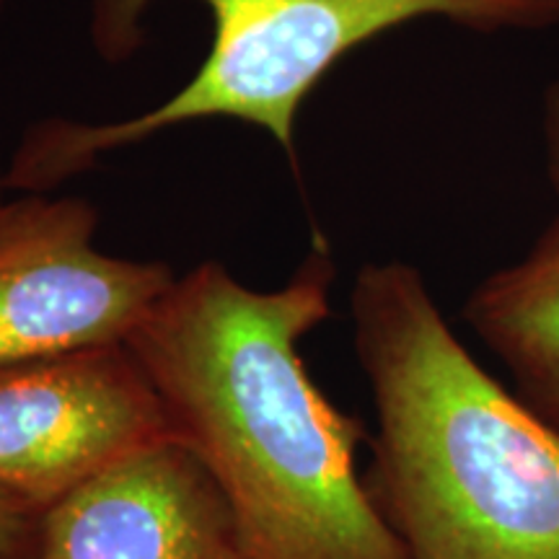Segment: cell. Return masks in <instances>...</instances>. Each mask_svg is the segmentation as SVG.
Listing matches in <instances>:
<instances>
[{
  "mask_svg": "<svg viewBox=\"0 0 559 559\" xmlns=\"http://www.w3.org/2000/svg\"><path fill=\"white\" fill-rule=\"evenodd\" d=\"M3 5H5V0H0V11H3Z\"/></svg>",
  "mask_w": 559,
  "mask_h": 559,
  "instance_id": "obj_11",
  "label": "cell"
},
{
  "mask_svg": "<svg viewBox=\"0 0 559 559\" xmlns=\"http://www.w3.org/2000/svg\"><path fill=\"white\" fill-rule=\"evenodd\" d=\"M3 192H5V181H3V174H0V200H3Z\"/></svg>",
  "mask_w": 559,
  "mask_h": 559,
  "instance_id": "obj_10",
  "label": "cell"
},
{
  "mask_svg": "<svg viewBox=\"0 0 559 559\" xmlns=\"http://www.w3.org/2000/svg\"><path fill=\"white\" fill-rule=\"evenodd\" d=\"M171 438L128 345L0 368V495L41 513L107 466Z\"/></svg>",
  "mask_w": 559,
  "mask_h": 559,
  "instance_id": "obj_5",
  "label": "cell"
},
{
  "mask_svg": "<svg viewBox=\"0 0 559 559\" xmlns=\"http://www.w3.org/2000/svg\"><path fill=\"white\" fill-rule=\"evenodd\" d=\"M544 140H547V171L559 194V79L551 83L544 99Z\"/></svg>",
  "mask_w": 559,
  "mask_h": 559,
  "instance_id": "obj_9",
  "label": "cell"
},
{
  "mask_svg": "<svg viewBox=\"0 0 559 559\" xmlns=\"http://www.w3.org/2000/svg\"><path fill=\"white\" fill-rule=\"evenodd\" d=\"M96 230L83 198L0 200V368L128 345L171 288L169 264L107 254Z\"/></svg>",
  "mask_w": 559,
  "mask_h": 559,
  "instance_id": "obj_4",
  "label": "cell"
},
{
  "mask_svg": "<svg viewBox=\"0 0 559 559\" xmlns=\"http://www.w3.org/2000/svg\"><path fill=\"white\" fill-rule=\"evenodd\" d=\"M513 394L559 430V215L521 260L489 272L461 311Z\"/></svg>",
  "mask_w": 559,
  "mask_h": 559,
  "instance_id": "obj_7",
  "label": "cell"
},
{
  "mask_svg": "<svg viewBox=\"0 0 559 559\" xmlns=\"http://www.w3.org/2000/svg\"><path fill=\"white\" fill-rule=\"evenodd\" d=\"M156 0H86L94 50L124 62L145 41ZM213 21L210 50L177 94L135 117L111 122L45 120L13 151L5 190L47 194L94 169L104 156L132 148L179 124L213 120L264 130L296 160V122L304 102L337 62L379 34L423 19L474 32L547 29L559 0H200Z\"/></svg>",
  "mask_w": 559,
  "mask_h": 559,
  "instance_id": "obj_3",
  "label": "cell"
},
{
  "mask_svg": "<svg viewBox=\"0 0 559 559\" xmlns=\"http://www.w3.org/2000/svg\"><path fill=\"white\" fill-rule=\"evenodd\" d=\"M376 409L366 477L407 559H559V430L481 368L407 262L349 293Z\"/></svg>",
  "mask_w": 559,
  "mask_h": 559,
  "instance_id": "obj_2",
  "label": "cell"
},
{
  "mask_svg": "<svg viewBox=\"0 0 559 559\" xmlns=\"http://www.w3.org/2000/svg\"><path fill=\"white\" fill-rule=\"evenodd\" d=\"M39 559H243L228 502L179 440L83 481L41 519Z\"/></svg>",
  "mask_w": 559,
  "mask_h": 559,
  "instance_id": "obj_6",
  "label": "cell"
},
{
  "mask_svg": "<svg viewBox=\"0 0 559 559\" xmlns=\"http://www.w3.org/2000/svg\"><path fill=\"white\" fill-rule=\"evenodd\" d=\"M45 513L0 495V559H39Z\"/></svg>",
  "mask_w": 559,
  "mask_h": 559,
  "instance_id": "obj_8",
  "label": "cell"
},
{
  "mask_svg": "<svg viewBox=\"0 0 559 559\" xmlns=\"http://www.w3.org/2000/svg\"><path fill=\"white\" fill-rule=\"evenodd\" d=\"M334 275L321 243L272 290L200 262L128 340L174 440L228 502L243 559H407L358 472L362 425L300 358L330 319Z\"/></svg>",
  "mask_w": 559,
  "mask_h": 559,
  "instance_id": "obj_1",
  "label": "cell"
}]
</instances>
